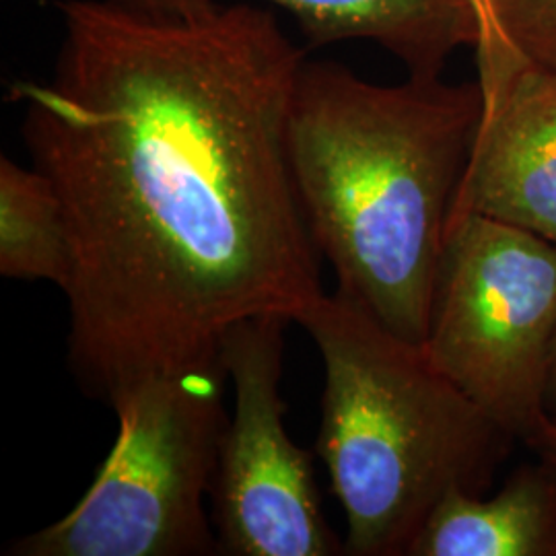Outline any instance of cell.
Masks as SVG:
<instances>
[{
	"label": "cell",
	"mask_w": 556,
	"mask_h": 556,
	"mask_svg": "<svg viewBox=\"0 0 556 556\" xmlns=\"http://www.w3.org/2000/svg\"><path fill=\"white\" fill-rule=\"evenodd\" d=\"M149 17L181 20L217 0H110ZM312 46L365 40L396 56L410 77H441L462 48L477 50L480 25L470 0H273Z\"/></svg>",
	"instance_id": "ba28073f"
},
{
	"label": "cell",
	"mask_w": 556,
	"mask_h": 556,
	"mask_svg": "<svg viewBox=\"0 0 556 556\" xmlns=\"http://www.w3.org/2000/svg\"><path fill=\"white\" fill-rule=\"evenodd\" d=\"M408 556H556L555 464L519 466L493 497L450 493Z\"/></svg>",
	"instance_id": "9c48e42d"
},
{
	"label": "cell",
	"mask_w": 556,
	"mask_h": 556,
	"mask_svg": "<svg viewBox=\"0 0 556 556\" xmlns=\"http://www.w3.org/2000/svg\"><path fill=\"white\" fill-rule=\"evenodd\" d=\"M546 413L553 422H556V344L551 363V379H548V394H546Z\"/></svg>",
	"instance_id": "5bb4252c"
},
{
	"label": "cell",
	"mask_w": 556,
	"mask_h": 556,
	"mask_svg": "<svg viewBox=\"0 0 556 556\" xmlns=\"http://www.w3.org/2000/svg\"><path fill=\"white\" fill-rule=\"evenodd\" d=\"M478 25L477 68L478 85L482 91V105H489L497 100L498 93L516 75L517 71L528 62L516 46L507 40L497 20L495 0H470Z\"/></svg>",
	"instance_id": "7c38bea8"
},
{
	"label": "cell",
	"mask_w": 556,
	"mask_h": 556,
	"mask_svg": "<svg viewBox=\"0 0 556 556\" xmlns=\"http://www.w3.org/2000/svg\"><path fill=\"white\" fill-rule=\"evenodd\" d=\"M220 357L153 374L108 404L118 438L89 491L52 526L11 544L17 556H204L219 553L211 495L227 422Z\"/></svg>",
	"instance_id": "277c9868"
},
{
	"label": "cell",
	"mask_w": 556,
	"mask_h": 556,
	"mask_svg": "<svg viewBox=\"0 0 556 556\" xmlns=\"http://www.w3.org/2000/svg\"><path fill=\"white\" fill-rule=\"evenodd\" d=\"M482 116L477 83L299 68L287 149L303 219L337 291L422 344L445 229Z\"/></svg>",
	"instance_id": "7a4b0ae2"
},
{
	"label": "cell",
	"mask_w": 556,
	"mask_h": 556,
	"mask_svg": "<svg viewBox=\"0 0 556 556\" xmlns=\"http://www.w3.org/2000/svg\"><path fill=\"white\" fill-rule=\"evenodd\" d=\"M556 245L475 213L452 215L425 351L443 376L528 443L548 418Z\"/></svg>",
	"instance_id": "5b68a950"
},
{
	"label": "cell",
	"mask_w": 556,
	"mask_h": 556,
	"mask_svg": "<svg viewBox=\"0 0 556 556\" xmlns=\"http://www.w3.org/2000/svg\"><path fill=\"white\" fill-rule=\"evenodd\" d=\"M475 213L556 245V71L528 60L482 108L452 215ZM450 215V217H452Z\"/></svg>",
	"instance_id": "52a82bcc"
},
{
	"label": "cell",
	"mask_w": 556,
	"mask_h": 556,
	"mask_svg": "<svg viewBox=\"0 0 556 556\" xmlns=\"http://www.w3.org/2000/svg\"><path fill=\"white\" fill-rule=\"evenodd\" d=\"M324 361L318 456L346 516L344 555L408 556L454 491L486 495L517 439L425 346L321 293L298 319Z\"/></svg>",
	"instance_id": "3957f363"
},
{
	"label": "cell",
	"mask_w": 556,
	"mask_h": 556,
	"mask_svg": "<svg viewBox=\"0 0 556 556\" xmlns=\"http://www.w3.org/2000/svg\"><path fill=\"white\" fill-rule=\"evenodd\" d=\"M56 11L54 71L13 100L68 227L71 367L110 400L324 293L287 149L305 52L254 4L181 20L110 0Z\"/></svg>",
	"instance_id": "6da1fadb"
},
{
	"label": "cell",
	"mask_w": 556,
	"mask_h": 556,
	"mask_svg": "<svg viewBox=\"0 0 556 556\" xmlns=\"http://www.w3.org/2000/svg\"><path fill=\"white\" fill-rule=\"evenodd\" d=\"M507 40L526 59L556 71V0H495Z\"/></svg>",
	"instance_id": "8fae6325"
},
{
	"label": "cell",
	"mask_w": 556,
	"mask_h": 556,
	"mask_svg": "<svg viewBox=\"0 0 556 556\" xmlns=\"http://www.w3.org/2000/svg\"><path fill=\"white\" fill-rule=\"evenodd\" d=\"M538 457L551 462L556 466V422L551 420V417L546 418L540 429L536 431V435L530 439L526 443Z\"/></svg>",
	"instance_id": "4fadbf2b"
},
{
	"label": "cell",
	"mask_w": 556,
	"mask_h": 556,
	"mask_svg": "<svg viewBox=\"0 0 556 556\" xmlns=\"http://www.w3.org/2000/svg\"><path fill=\"white\" fill-rule=\"evenodd\" d=\"M0 275L50 280L64 291L71 277V241L52 181L34 165L0 160Z\"/></svg>",
	"instance_id": "30bf717a"
},
{
	"label": "cell",
	"mask_w": 556,
	"mask_h": 556,
	"mask_svg": "<svg viewBox=\"0 0 556 556\" xmlns=\"http://www.w3.org/2000/svg\"><path fill=\"white\" fill-rule=\"evenodd\" d=\"M287 324L280 316L243 319L220 342L233 388L211 489L223 555H344L319 505L312 454L293 443L282 422Z\"/></svg>",
	"instance_id": "8992f818"
}]
</instances>
